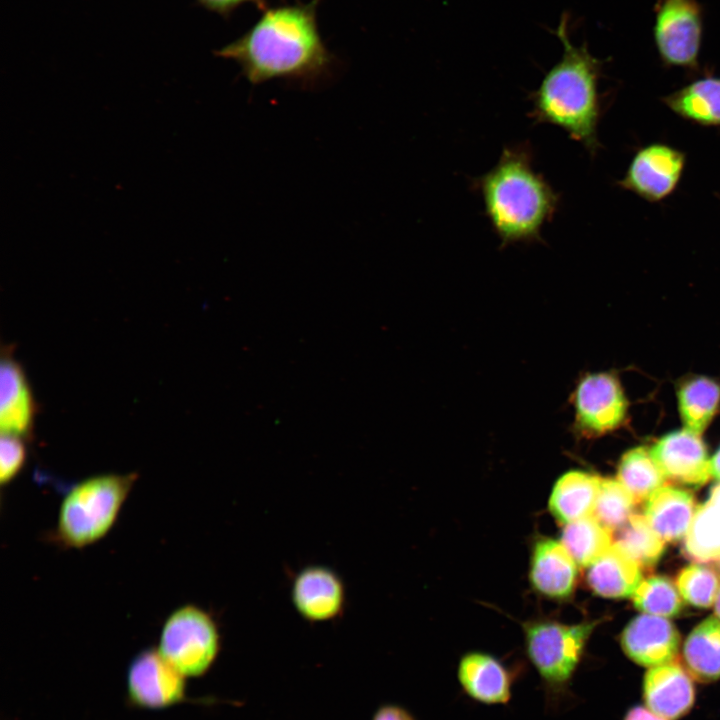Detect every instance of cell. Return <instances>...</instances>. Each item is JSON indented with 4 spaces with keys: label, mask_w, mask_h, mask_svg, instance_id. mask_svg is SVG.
<instances>
[{
    "label": "cell",
    "mask_w": 720,
    "mask_h": 720,
    "mask_svg": "<svg viewBox=\"0 0 720 720\" xmlns=\"http://www.w3.org/2000/svg\"><path fill=\"white\" fill-rule=\"evenodd\" d=\"M318 3L265 9L247 32L215 54L236 62L254 85L277 79L317 82L332 65L317 27Z\"/></svg>",
    "instance_id": "obj_1"
},
{
    "label": "cell",
    "mask_w": 720,
    "mask_h": 720,
    "mask_svg": "<svg viewBox=\"0 0 720 720\" xmlns=\"http://www.w3.org/2000/svg\"><path fill=\"white\" fill-rule=\"evenodd\" d=\"M527 144L506 147L496 165L477 179L486 216L505 246L540 240L555 214L559 194L533 168Z\"/></svg>",
    "instance_id": "obj_2"
},
{
    "label": "cell",
    "mask_w": 720,
    "mask_h": 720,
    "mask_svg": "<svg viewBox=\"0 0 720 720\" xmlns=\"http://www.w3.org/2000/svg\"><path fill=\"white\" fill-rule=\"evenodd\" d=\"M556 34L563 45V54L530 95V117L536 123L563 129L594 155L600 147L598 82L602 62L592 56L585 45L571 43L566 16L561 18Z\"/></svg>",
    "instance_id": "obj_3"
},
{
    "label": "cell",
    "mask_w": 720,
    "mask_h": 720,
    "mask_svg": "<svg viewBox=\"0 0 720 720\" xmlns=\"http://www.w3.org/2000/svg\"><path fill=\"white\" fill-rule=\"evenodd\" d=\"M138 474L102 473L71 485L63 495L47 541L63 550L98 543L116 524Z\"/></svg>",
    "instance_id": "obj_4"
},
{
    "label": "cell",
    "mask_w": 720,
    "mask_h": 720,
    "mask_svg": "<svg viewBox=\"0 0 720 720\" xmlns=\"http://www.w3.org/2000/svg\"><path fill=\"white\" fill-rule=\"evenodd\" d=\"M596 623L537 620L524 625L525 651L536 669L545 707L556 712L571 697V683Z\"/></svg>",
    "instance_id": "obj_5"
},
{
    "label": "cell",
    "mask_w": 720,
    "mask_h": 720,
    "mask_svg": "<svg viewBox=\"0 0 720 720\" xmlns=\"http://www.w3.org/2000/svg\"><path fill=\"white\" fill-rule=\"evenodd\" d=\"M221 636L214 616L201 606L187 603L164 620L158 651L185 677L204 675L214 664Z\"/></svg>",
    "instance_id": "obj_6"
},
{
    "label": "cell",
    "mask_w": 720,
    "mask_h": 720,
    "mask_svg": "<svg viewBox=\"0 0 720 720\" xmlns=\"http://www.w3.org/2000/svg\"><path fill=\"white\" fill-rule=\"evenodd\" d=\"M702 31L703 14L697 0H658L653 33L665 66L697 69Z\"/></svg>",
    "instance_id": "obj_7"
},
{
    "label": "cell",
    "mask_w": 720,
    "mask_h": 720,
    "mask_svg": "<svg viewBox=\"0 0 720 720\" xmlns=\"http://www.w3.org/2000/svg\"><path fill=\"white\" fill-rule=\"evenodd\" d=\"M686 165V154L666 143L640 147L616 185L650 203H658L677 189Z\"/></svg>",
    "instance_id": "obj_8"
},
{
    "label": "cell",
    "mask_w": 720,
    "mask_h": 720,
    "mask_svg": "<svg viewBox=\"0 0 720 720\" xmlns=\"http://www.w3.org/2000/svg\"><path fill=\"white\" fill-rule=\"evenodd\" d=\"M575 428L585 436H600L624 422L628 403L618 379L609 373L583 377L574 392Z\"/></svg>",
    "instance_id": "obj_9"
},
{
    "label": "cell",
    "mask_w": 720,
    "mask_h": 720,
    "mask_svg": "<svg viewBox=\"0 0 720 720\" xmlns=\"http://www.w3.org/2000/svg\"><path fill=\"white\" fill-rule=\"evenodd\" d=\"M185 678L158 649H143L128 666L129 703L143 709H164L181 703L186 697Z\"/></svg>",
    "instance_id": "obj_10"
},
{
    "label": "cell",
    "mask_w": 720,
    "mask_h": 720,
    "mask_svg": "<svg viewBox=\"0 0 720 720\" xmlns=\"http://www.w3.org/2000/svg\"><path fill=\"white\" fill-rule=\"evenodd\" d=\"M519 672L492 654L470 651L460 658L456 675L470 699L484 705H505L511 700Z\"/></svg>",
    "instance_id": "obj_11"
},
{
    "label": "cell",
    "mask_w": 720,
    "mask_h": 720,
    "mask_svg": "<svg viewBox=\"0 0 720 720\" xmlns=\"http://www.w3.org/2000/svg\"><path fill=\"white\" fill-rule=\"evenodd\" d=\"M649 452L667 480L700 486L711 477L704 442L685 428L664 435Z\"/></svg>",
    "instance_id": "obj_12"
},
{
    "label": "cell",
    "mask_w": 720,
    "mask_h": 720,
    "mask_svg": "<svg viewBox=\"0 0 720 720\" xmlns=\"http://www.w3.org/2000/svg\"><path fill=\"white\" fill-rule=\"evenodd\" d=\"M294 607L310 622H325L339 616L344 608L345 588L332 569L313 565L302 569L291 590Z\"/></svg>",
    "instance_id": "obj_13"
},
{
    "label": "cell",
    "mask_w": 720,
    "mask_h": 720,
    "mask_svg": "<svg viewBox=\"0 0 720 720\" xmlns=\"http://www.w3.org/2000/svg\"><path fill=\"white\" fill-rule=\"evenodd\" d=\"M624 653L635 663L654 667L672 662L678 653L679 634L664 617L644 614L633 619L621 635Z\"/></svg>",
    "instance_id": "obj_14"
},
{
    "label": "cell",
    "mask_w": 720,
    "mask_h": 720,
    "mask_svg": "<svg viewBox=\"0 0 720 720\" xmlns=\"http://www.w3.org/2000/svg\"><path fill=\"white\" fill-rule=\"evenodd\" d=\"M643 699L650 710L664 718L683 717L695 701L690 673L674 662L650 667L643 679Z\"/></svg>",
    "instance_id": "obj_15"
},
{
    "label": "cell",
    "mask_w": 720,
    "mask_h": 720,
    "mask_svg": "<svg viewBox=\"0 0 720 720\" xmlns=\"http://www.w3.org/2000/svg\"><path fill=\"white\" fill-rule=\"evenodd\" d=\"M36 405L19 363L5 354L0 365L1 433L28 438L32 434Z\"/></svg>",
    "instance_id": "obj_16"
},
{
    "label": "cell",
    "mask_w": 720,
    "mask_h": 720,
    "mask_svg": "<svg viewBox=\"0 0 720 720\" xmlns=\"http://www.w3.org/2000/svg\"><path fill=\"white\" fill-rule=\"evenodd\" d=\"M529 575L539 593L552 599H566L576 585L577 564L560 541L543 538L534 546Z\"/></svg>",
    "instance_id": "obj_17"
},
{
    "label": "cell",
    "mask_w": 720,
    "mask_h": 720,
    "mask_svg": "<svg viewBox=\"0 0 720 720\" xmlns=\"http://www.w3.org/2000/svg\"><path fill=\"white\" fill-rule=\"evenodd\" d=\"M645 517L656 534L667 542L686 535L695 515L693 495L671 485L657 489L647 499Z\"/></svg>",
    "instance_id": "obj_18"
},
{
    "label": "cell",
    "mask_w": 720,
    "mask_h": 720,
    "mask_svg": "<svg viewBox=\"0 0 720 720\" xmlns=\"http://www.w3.org/2000/svg\"><path fill=\"white\" fill-rule=\"evenodd\" d=\"M674 114L704 127L720 126V76H705L661 98Z\"/></svg>",
    "instance_id": "obj_19"
},
{
    "label": "cell",
    "mask_w": 720,
    "mask_h": 720,
    "mask_svg": "<svg viewBox=\"0 0 720 720\" xmlns=\"http://www.w3.org/2000/svg\"><path fill=\"white\" fill-rule=\"evenodd\" d=\"M640 566L616 544L589 566L587 583L607 598L630 597L642 581Z\"/></svg>",
    "instance_id": "obj_20"
},
{
    "label": "cell",
    "mask_w": 720,
    "mask_h": 720,
    "mask_svg": "<svg viewBox=\"0 0 720 720\" xmlns=\"http://www.w3.org/2000/svg\"><path fill=\"white\" fill-rule=\"evenodd\" d=\"M602 478L584 471H569L555 483L549 509L561 524L593 514Z\"/></svg>",
    "instance_id": "obj_21"
},
{
    "label": "cell",
    "mask_w": 720,
    "mask_h": 720,
    "mask_svg": "<svg viewBox=\"0 0 720 720\" xmlns=\"http://www.w3.org/2000/svg\"><path fill=\"white\" fill-rule=\"evenodd\" d=\"M683 657L690 675L700 682L720 678V621L709 617L687 637Z\"/></svg>",
    "instance_id": "obj_22"
},
{
    "label": "cell",
    "mask_w": 720,
    "mask_h": 720,
    "mask_svg": "<svg viewBox=\"0 0 720 720\" xmlns=\"http://www.w3.org/2000/svg\"><path fill=\"white\" fill-rule=\"evenodd\" d=\"M677 398L684 428L701 435L719 408L720 385L705 376L692 377L680 385Z\"/></svg>",
    "instance_id": "obj_23"
},
{
    "label": "cell",
    "mask_w": 720,
    "mask_h": 720,
    "mask_svg": "<svg viewBox=\"0 0 720 720\" xmlns=\"http://www.w3.org/2000/svg\"><path fill=\"white\" fill-rule=\"evenodd\" d=\"M611 532L589 515L566 524L560 542L578 566L589 567L613 544Z\"/></svg>",
    "instance_id": "obj_24"
},
{
    "label": "cell",
    "mask_w": 720,
    "mask_h": 720,
    "mask_svg": "<svg viewBox=\"0 0 720 720\" xmlns=\"http://www.w3.org/2000/svg\"><path fill=\"white\" fill-rule=\"evenodd\" d=\"M684 555L697 563L720 558V506L707 500L696 508L683 544Z\"/></svg>",
    "instance_id": "obj_25"
},
{
    "label": "cell",
    "mask_w": 720,
    "mask_h": 720,
    "mask_svg": "<svg viewBox=\"0 0 720 720\" xmlns=\"http://www.w3.org/2000/svg\"><path fill=\"white\" fill-rule=\"evenodd\" d=\"M617 480L636 503L647 500L667 479L644 447L627 451L618 465Z\"/></svg>",
    "instance_id": "obj_26"
},
{
    "label": "cell",
    "mask_w": 720,
    "mask_h": 720,
    "mask_svg": "<svg viewBox=\"0 0 720 720\" xmlns=\"http://www.w3.org/2000/svg\"><path fill=\"white\" fill-rule=\"evenodd\" d=\"M617 531L614 544L640 567H650L662 556L664 541L652 529L644 515L632 514Z\"/></svg>",
    "instance_id": "obj_27"
},
{
    "label": "cell",
    "mask_w": 720,
    "mask_h": 720,
    "mask_svg": "<svg viewBox=\"0 0 720 720\" xmlns=\"http://www.w3.org/2000/svg\"><path fill=\"white\" fill-rule=\"evenodd\" d=\"M632 596L636 608L649 615L672 617L682 608L675 586L663 576L642 580Z\"/></svg>",
    "instance_id": "obj_28"
},
{
    "label": "cell",
    "mask_w": 720,
    "mask_h": 720,
    "mask_svg": "<svg viewBox=\"0 0 720 720\" xmlns=\"http://www.w3.org/2000/svg\"><path fill=\"white\" fill-rule=\"evenodd\" d=\"M635 504L617 479H602L592 515L610 531L619 530L632 515Z\"/></svg>",
    "instance_id": "obj_29"
},
{
    "label": "cell",
    "mask_w": 720,
    "mask_h": 720,
    "mask_svg": "<svg viewBox=\"0 0 720 720\" xmlns=\"http://www.w3.org/2000/svg\"><path fill=\"white\" fill-rule=\"evenodd\" d=\"M676 584L682 597L700 608L711 606L720 588L717 573L701 564H692L681 570Z\"/></svg>",
    "instance_id": "obj_30"
},
{
    "label": "cell",
    "mask_w": 720,
    "mask_h": 720,
    "mask_svg": "<svg viewBox=\"0 0 720 720\" xmlns=\"http://www.w3.org/2000/svg\"><path fill=\"white\" fill-rule=\"evenodd\" d=\"M27 460L24 438L1 433L0 439V483L4 487L13 482L22 472Z\"/></svg>",
    "instance_id": "obj_31"
},
{
    "label": "cell",
    "mask_w": 720,
    "mask_h": 720,
    "mask_svg": "<svg viewBox=\"0 0 720 720\" xmlns=\"http://www.w3.org/2000/svg\"><path fill=\"white\" fill-rule=\"evenodd\" d=\"M198 2L213 12L227 16L238 6L246 2H254L259 6L263 5V0H198Z\"/></svg>",
    "instance_id": "obj_32"
},
{
    "label": "cell",
    "mask_w": 720,
    "mask_h": 720,
    "mask_svg": "<svg viewBox=\"0 0 720 720\" xmlns=\"http://www.w3.org/2000/svg\"><path fill=\"white\" fill-rule=\"evenodd\" d=\"M372 720H416L404 707L396 704H386L379 707Z\"/></svg>",
    "instance_id": "obj_33"
},
{
    "label": "cell",
    "mask_w": 720,
    "mask_h": 720,
    "mask_svg": "<svg viewBox=\"0 0 720 720\" xmlns=\"http://www.w3.org/2000/svg\"><path fill=\"white\" fill-rule=\"evenodd\" d=\"M624 720H669L667 718H664L660 716L659 714L653 712L648 707L643 706H635L633 708H630L625 717Z\"/></svg>",
    "instance_id": "obj_34"
},
{
    "label": "cell",
    "mask_w": 720,
    "mask_h": 720,
    "mask_svg": "<svg viewBox=\"0 0 720 720\" xmlns=\"http://www.w3.org/2000/svg\"><path fill=\"white\" fill-rule=\"evenodd\" d=\"M711 477L720 481V447L710 459Z\"/></svg>",
    "instance_id": "obj_35"
},
{
    "label": "cell",
    "mask_w": 720,
    "mask_h": 720,
    "mask_svg": "<svg viewBox=\"0 0 720 720\" xmlns=\"http://www.w3.org/2000/svg\"><path fill=\"white\" fill-rule=\"evenodd\" d=\"M708 500L720 506V483L712 488Z\"/></svg>",
    "instance_id": "obj_36"
},
{
    "label": "cell",
    "mask_w": 720,
    "mask_h": 720,
    "mask_svg": "<svg viewBox=\"0 0 720 720\" xmlns=\"http://www.w3.org/2000/svg\"><path fill=\"white\" fill-rule=\"evenodd\" d=\"M715 612L720 620V588L715 599Z\"/></svg>",
    "instance_id": "obj_37"
},
{
    "label": "cell",
    "mask_w": 720,
    "mask_h": 720,
    "mask_svg": "<svg viewBox=\"0 0 720 720\" xmlns=\"http://www.w3.org/2000/svg\"><path fill=\"white\" fill-rule=\"evenodd\" d=\"M717 563H718V566H719V569H720V558L717 560Z\"/></svg>",
    "instance_id": "obj_38"
}]
</instances>
